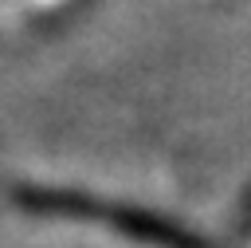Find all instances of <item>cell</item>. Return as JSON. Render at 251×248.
Wrapping results in <instances>:
<instances>
[{
  "label": "cell",
  "instance_id": "1",
  "mask_svg": "<svg viewBox=\"0 0 251 248\" xmlns=\"http://www.w3.org/2000/svg\"><path fill=\"white\" fill-rule=\"evenodd\" d=\"M20 205L31 213H47V217H78V220H106L114 224L122 236L137 240V244H153V248H208L196 232L173 224L169 217H157L149 209H133V205H98L94 197L82 193H67V189H24Z\"/></svg>",
  "mask_w": 251,
  "mask_h": 248
}]
</instances>
